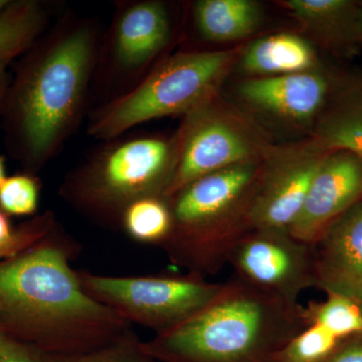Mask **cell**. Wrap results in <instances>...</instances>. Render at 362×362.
<instances>
[{
  "mask_svg": "<svg viewBox=\"0 0 362 362\" xmlns=\"http://www.w3.org/2000/svg\"><path fill=\"white\" fill-rule=\"evenodd\" d=\"M102 35L96 21L66 13L16 59L0 126L23 171L37 175L82 122Z\"/></svg>",
  "mask_w": 362,
  "mask_h": 362,
  "instance_id": "obj_1",
  "label": "cell"
},
{
  "mask_svg": "<svg viewBox=\"0 0 362 362\" xmlns=\"http://www.w3.org/2000/svg\"><path fill=\"white\" fill-rule=\"evenodd\" d=\"M81 250L58 223L32 247L0 261V330L42 354L64 356L135 333L81 287L71 267Z\"/></svg>",
  "mask_w": 362,
  "mask_h": 362,
  "instance_id": "obj_2",
  "label": "cell"
},
{
  "mask_svg": "<svg viewBox=\"0 0 362 362\" xmlns=\"http://www.w3.org/2000/svg\"><path fill=\"white\" fill-rule=\"evenodd\" d=\"M300 306L235 278L197 315L142 347L160 362H277L280 350L305 328Z\"/></svg>",
  "mask_w": 362,
  "mask_h": 362,
  "instance_id": "obj_3",
  "label": "cell"
},
{
  "mask_svg": "<svg viewBox=\"0 0 362 362\" xmlns=\"http://www.w3.org/2000/svg\"><path fill=\"white\" fill-rule=\"evenodd\" d=\"M261 170L258 161L221 169L168 197L173 228L161 249L173 265L202 278L220 273L250 230Z\"/></svg>",
  "mask_w": 362,
  "mask_h": 362,
  "instance_id": "obj_4",
  "label": "cell"
},
{
  "mask_svg": "<svg viewBox=\"0 0 362 362\" xmlns=\"http://www.w3.org/2000/svg\"><path fill=\"white\" fill-rule=\"evenodd\" d=\"M62 181L59 194L86 218L122 232L124 211L133 202L165 197L175 175L180 135H140L104 141Z\"/></svg>",
  "mask_w": 362,
  "mask_h": 362,
  "instance_id": "obj_5",
  "label": "cell"
},
{
  "mask_svg": "<svg viewBox=\"0 0 362 362\" xmlns=\"http://www.w3.org/2000/svg\"><path fill=\"white\" fill-rule=\"evenodd\" d=\"M235 57L233 51L168 57L129 92L90 112L88 134L107 141L154 119L188 115L214 100Z\"/></svg>",
  "mask_w": 362,
  "mask_h": 362,
  "instance_id": "obj_6",
  "label": "cell"
},
{
  "mask_svg": "<svg viewBox=\"0 0 362 362\" xmlns=\"http://www.w3.org/2000/svg\"><path fill=\"white\" fill-rule=\"evenodd\" d=\"M88 296L126 322L163 334L180 327L220 295L225 283L185 275L106 276L77 270Z\"/></svg>",
  "mask_w": 362,
  "mask_h": 362,
  "instance_id": "obj_7",
  "label": "cell"
},
{
  "mask_svg": "<svg viewBox=\"0 0 362 362\" xmlns=\"http://www.w3.org/2000/svg\"><path fill=\"white\" fill-rule=\"evenodd\" d=\"M110 26L102 35L90 96L98 106L129 92L162 62L173 37L170 13L158 0L116 2Z\"/></svg>",
  "mask_w": 362,
  "mask_h": 362,
  "instance_id": "obj_8",
  "label": "cell"
},
{
  "mask_svg": "<svg viewBox=\"0 0 362 362\" xmlns=\"http://www.w3.org/2000/svg\"><path fill=\"white\" fill-rule=\"evenodd\" d=\"M228 265L235 278L293 308L305 290L315 288L311 245L288 230L255 228L233 247Z\"/></svg>",
  "mask_w": 362,
  "mask_h": 362,
  "instance_id": "obj_9",
  "label": "cell"
},
{
  "mask_svg": "<svg viewBox=\"0 0 362 362\" xmlns=\"http://www.w3.org/2000/svg\"><path fill=\"white\" fill-rule=\"evenodd\" d=\"M214 100L185 116L175 175L165 197H170L202 176L257 161L258 144L240 123L218 110Z\"/></svg>",
  "mask_w": 362,
  "mask_h": 362,
  "instance_id": "obj_10",
  "label": "cell"
},
{
  "mask_svg": "<svg viewBox=\"0 0 362 362\" xmlns=\"http://www.w3.org/2000/svg\"><path fill=\"white\" fill-rule=\"evenodd\" d=\"M330 152L311 141L274 150L262 165L250 209V230H288L301 211L317 171Z\"/></svg>",
  "mask_w": 362,
  "mask_h": 362,
  "instance_id": "obj_11",
  "label": "cell"
},
{
  "mask_svg": "<svg viewBox=\"0 0 362 362\" xmlns=\"http://www.w3.org/2000/svg\"><path fill=\"white\" fill-rule=\"evenodd\" d=\"M361 199L362 159L347 151L330 152L288 230L295 239L312 245L333 221Z\"/></svg>",
  "mask_w": 362,
  "mask_h": 362,
  "instance_id": "obj_12",
  "label": "cell"
},
{
  "mask_svg": "<svg viewBox=\"0 0 362 362\" xmlns=\"http://www.w3.org/2000/svg\"><path fill=\"white\" fill-rule=\"evenodd\" d=\"M311 246L315 288L362 305V199L333 221Z\"/></svg>",
  "mask_w": 362,
  "mask_h": 362,
  "instance_id": "obj_13",
  "label": "cell"
},
{
  "mask_svg": "<svg viewBox=\"0 0 362 362\" xmlns=\"http://www.w3.org/2000/svg\"><path fill=\"white\" fill-rule=\"evenodd\" d=\"M327 93V81L314 71L251 78L239 87L240 96L247 104L295 123L315 118Z\"/></svg>",
  "mask_w": 362,
  "mask_h": 362,
  "instance_id": "obj_14",
  "label": "cell"
},
{
  "mask_svg": "<svg viewBox=\"0 0 362 362\" xmlns=\"http://www.w3.org/2000/svg\"><path fill=\"white\" fill-rule=\"evenodd\" d=\"M315 65V52L310 44L293 33L257 40L242 58L243 70L263 77L311 71Z\"/></svg>",
  "mask_w": 362,
  "mask_h": 362,
  "instance_id": "obj_15",
  "label": "cell"
},
{
  "mask_svg": "<svg viewBox=\"0 0 362 362\" xmlns=\"http://www.w3.org/2000/svg\"><path fill=\"white\" fill-rule=\"evenodd\" d=\"M194 21L202 39L230 42L252 35L262 21L261 7L251 0H199Z\"/></svg>",
  "mask_w": 362,
  "mask_h": 362,
  "instance_id": "obj_16",
  "label": "cell"
},
{
  "mask_svg": "<svg viewBox=\"0 0 362 362\" xmlns=\"http://www.w3.org/2000/svg\"><path fill=\"white\" fill-rule=\"evenodd\" d=\"M284 6L302 25L328 44L356 40L358 8L349 0H288Z\"/></svg>",
  "mask_w": 362,
  "mask_h": 362,
  "instance_id": "obj_17",
  "label": "cell"
},
{
  "mask_svg": "<svg viewBox=\"0 0 362 362\" xmlns=\"http://www.w3.org/2000/svg\"><path fill=\"white\" fill-rule=\"evenodd\" d=\"M47 4L37 0H11L0 14V59L16 61L51 25Z\"/></svg>",
  "mask_w": 362,
  "mask_h": 362,
  "instance_id": "obj_18",
  "label": "cell"
},
{
  "mask_svg": "<svg viewBox=\"0 0 362 362\" xmlns=\"http://www.w3.org/2000/svg\"><path fill=\"white\" fill-rule=\"evenodd\" d=\"M350 93L324 114L313 141L325 151H347L362 159V92Z\"/></svg>",
  "mask_w": 362,
  "mask_h": 362,
  "instance_id": "obj_19",
  "label": "cell"
},
{
  "mask_svg": "<svg viewBox=\"0 0 362 362\" xmlns=\"http://www.w3.org/2000/svg\"><path fill=\"white\" fill-rule=\"evenodd\" d=\"M173 228V211L166 197L138 199L125 209L122 232L140 244L160 247Z\"/></svg>",
  "mask_w": 362,
  "mask_h": 362,
  "instance_id": "obj_20",
  "label": "cell"
},
{
  "mask_svg": "<svg viewBox=\"0 0 362 362\" xmlns=\"http://www.w3.org/2000/svg\"><path fill=\"white\" fill-rule=\"evenodd\" d=\"M299 314L305 327L319 326L338 339L362 335V305L351 298L327 294L323 301L301 305Z\"/></svg>",
  "mask_w": 362,
  "mask_h": 362,
  "instance_id": "obj_21",
  "label": "cell"
},
{
  "mask_svg": "<svg viewBox=\"0 0 362 362\" xmlns=\"http://www.w3.org/2000/svg\"><path fill=\"white\" fill-rule=\"evenodd\" d=\"M342 340L319 326H307L280 350L277 362H324Z\"/></svg>",
  "mask_w": 362,
  "mask_h": 362,
  "instance_id": "obj_22",
  "label": "cell"
},
{
  "mask_svg": "<svg viewBox=\"0 0 362 362\" xmlns=\"http://www.w3.org/2000/svg\"><path fill=\"white\" fill-rule=\"evenodd\" d=\"M42 180L21 171L6 176L0 185V209L9 216H35L39 209Z\"/></svg>",
  "mask_w": 362,
  "mask_h": 362,
  "instance_id": "obj_23",
  "label": "cell"
},
{
  "mask_svg": "<svg viewBox=\"0 0 362 362\" xmlns=\"http://www.w3.org/2000/svg\"><path fill=\"white\" fill-rule=\"evenodd\" d=\"M42 362H160L147 354L136 333L106 346L78 354H42Z\"/></svg>",
  "mask_w": 362,
  "mask_h": 362,
  "instance_id": "obj_24",
  "label": "cell"
},
{
  "mask_svg": "<svg viewBox=\"0 0 362 362\" xmlns=\"http://www.w3.org/2000/svg\"><path fill=\"white\" fill-rule=\"evenodd\" d=\"M58 223L54 213L45 211L21 223L16 228L13 239L0 245V261L32 247L51 232Z\"/></svg>",
  "mask_w": 362,
  "mask_h": 362,
  "instance_id": "obj_25",
  "label": "cell"
},
{
  "mask_svg": "<svg viewBox=\"0 0 362 362\" xmlns=\"http://www.w3.org/2000/svg\"><path fill=\"white\" fill-rule=\"evenodd\" d=\"M0 362H42V352L0 330Z\"/></svg>",
  "mask_w": 362,
  "mask_h": 362,
  "instance_id": "obj_26",
  "label": "cell"
},
{
  "mask_svg": "<svg viewBox=\"0 0 362 362\" xmlns=\"http://www.w3.org/2000/svg\"><path fill=\"white\" fill-rule=\"evenodd\" d=\"M324 362H362V337L342 340L337 349Z\"/></svg>",
  "mask_w": 362,
  "mask_h": 362,
  "instance_id": "obj_27",
  "label": "cell"
},
{
  "mask_svg": "<svg viewBox=\"0 0 362 362\" xmlns=\"http://www.w3.org/2000/svg\"><path fill=\"white\" fill-rule=\"evenodd\" d=\"M13 61L11 59H0V123H1L2 110H4V100L11 80V71L9 66Z\"/></svg>",
  "mask_w": 362,
  "mask_h": 362,
  "instance_id": "obj_28",
  "label": "cell"
},
{
  "mask_svg": "<svg viewBox=\"0 0 362 362\" xmlns=\"http://www.w3.org/2000/svg\"><path fill=\"white\" fill-rule=\"evenodd\" d=\"M16 228L11 223V216L0 209V245L6 244L13 239Z\"/></svg>",
  "mask_w": 362,
  "mask_h": 362,
  "instance_id": "obj_29",
  "label": "cell"
},
{
  "mask_svg": "<svg viewBox=\"0 0 362 362\" xmlns=\"http://www.w3.org/2000/svg\"><path fill=\"white\" fill-rule=\"evenodd\" d=\"M356 40L362 42V6L357 11L356 23Z\"/></svg>",
  "mask_w": 362,
  "mask_h": 362,
  "instance_id": "obj_30",
  "label": "cell"
},
{
  "mask_svg": "<svg viewBox=\"0 0 362 362\" xmlns=\"http://www.w3.org/2000/svg\"><path fill=\"white\" fill-rule=\"evenodd\" d=\"M6 157L0 156V185L6 178Z\"/></svg>",
  "mask_w": 362,
  "mask_h": 362,
  "instance_id": "obj_31",
  "label": "cell"
},
{
  "mask_svg": "<svg viewBox=\"0 0 362 362\" xmlns=\"http://www.w3.org/2000/svg\"><path fill=\"white\" fill-rule=\"evenodd\" d=\"M11 0H0V14L4 13V9L8 6Z\"/></svg>",
  "mask_w": 362,
  "mask_h": 362,
  "instance_id": "obj_32",
  "label": "cell"
},
{
  "mask_svg": "<svg viewBox=\"0 0 362 362\" xmlns=\"http://www.w3.org/2000/svg\"><path fill=\"white\" fill-rule=\"evenodd\" d=\"M361 337H362V335H361Z\"/></svg>",
  "mask_w": 362,
  "mask_h": 362,
  "instance_id": "obj_33",
  "label": "cell"
}]
</instances>
